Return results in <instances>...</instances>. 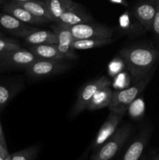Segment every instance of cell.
<instances>
[{"label": "cell", "instance_id": "obj_1", "mask_svg": "<svg viewBox=\"0 0 159 160\" xmlns=\"http://www.w3.org/2000/svg\"><path fill=\"white\" fill-rule=\"evenodd\" d=\"M123 59L134 83L154 73L159 62V49L152 46H133L120 50Z\"/></svg>", "mask_w": 159, "mask_h": 160}, {"label": "cell", "instance_id": "obj_2", "mask_svg": "<svg viewBox=\"0 0 159 160\" xmlns=\"http://www.w3.org/2000/svg\"><path fill=\"white\" fill-rule=\"evenodd\" d=\"M133 128L131 124L125 123L119 128H117L113 134L93 152L90 160H112L122 149L129 138Z\"/></svg>", "mask_w": 159, "mask_h": 160}, {"label": "cell", "instance_id": "obj_3", "mask_svg": "<svg viewBox=\"0 0 159 160\" xmlns=\"http://www.w3.org/2000/svg\"><path fill=\"white\" fill-rule=\"evenodd\" d=\"M154 73H151L141 81L136 82L131 87L113 92L111 102L108 106L110 112H116L120 115L124 116L132 102L137 99V97L143 92L145 88L147 87Z\"/></svg>", "mask_w": 159, "mask_h": 160}, {"label": "cell", "instance_id": "obj_4", "mask_svg": "<svg viewBox=\"0 0 159 160\" xmlns=\"http://www.w3.org/2000/svg\"><path fill=\"white\" fill-rule=\"evenodd\" d=\"M69 60H51L38 59L25 68V73L34 79L55 76L71 68L72 63Z\"/></svg>", "mask_w": 159, "mask_h": 160}, {"label": "cell", "instance_id": "obj_5", "mask_svg": "<svg viewBox=\"0 0 159 160\" xmlns=\"http://www.w3.org/2000/svg\"><path fill=\"white\" fill-rule=\"evenodd\" d=\"M112 82L108 78L105 76H102L84 84L78 92L77 98L70 111V118H75L83 111L87 109L89 102L95 93L106 86H110Z\"/></svg>", "mask_w": 159, "mask_h": 160}, {"label": "cell", "instance_id": "obj_6", "mask_svg": "<svg viewBox=\"0 0 159 160\" xmlns=\"http://www.w3.org/2000/svg\"><path fill=\"white\" fill-rule=\"evenodd\" d=\"M75 39L112 38L114 30L100 23H84L68 26Z\"/></svg>", "mask_w": 159, "mask_h": 160}, {"label": "cell", "instance_id": "obj_7", "mask_svg": "<svg viewBox=\"0 0 159 160\" xmlns=\"http://www.w3.org/2000/svg\"><path fill=\"white\" fill-rule=\"evenodd\" d=\"M37 59L31 51L20 48L0 56V69H25Z\"/></svg>", "mask_w": 159, "mask_h": 160}, {"label": "cell", "instance_id": "obj_8", "mask_svg": "<svg viewBox=\"0 0 159 160\" xmlns=\"http://www.w3.org/2000/svg\"><path fill=\"white\" fill-rule=\"evenodd\" d=\"M53 31L58 36L57 47L59 52L65 57L67 60H73L76 59V52L72 47L75 38L70 31L68 26L56 23L51 27Z\"/></svg>", "mask_w": 159, "mask_h": 160}, {"label": "cell", "instance_id": "obj_9", "mask_svg": "<svg viewBox=\"0 0 159 160\" xmlns=\"http://www.w3.org/2000/svg\"><path fill=\"white\" fill-rule=\"evenodd\" d=\"M123 116L114 112H110L107 119L97 134L93 143L90 145L91 151H94L104 144L116 131L118 125L121 122Z\"/></svg>", "mask_w": 159, "mask_h": 160}, {"label": "cell", "instance_id": "obj_10", "mask_svg": "<svg viewBox=\"0 0 159 160\" xmlns=\"http://www.w3.org/2000/svg\"><path fill=\"white\" fill-rule=\"evenodd\" d=\"M157 9V0H148L133 8L132 13L142 24L145 31H152L154 16Z\"/></svg>", "mask_w": 159, "mask_h": 160}, {"label": "cell", "instance_id": "obj_11", "mask_svg": "<svg viewBox=\"0 0 159 160\" xmlns=\"http://www.w3.org/2000/svg\"><path fill=\"white\" fill-rule=\"evenodd\" d=\"M18 37L23 38L26 45H29L58 43V36L54 31L38 30L31 27L22 31Z\"/></svg>", "mask_w": 159, "mask_h": 160}, {"label": "cell", "instance_id": "obj_12", "mask_svg": "<svg viewBox=\"0 0 159 160\" xmlns=\"http://www.w3.org/2000/svg\"><path fill=\"white\" fill-rule=\"evenodd\" d=\"M151 135V129L146 128L132 141L119 160H140Z\"/></svg>", "mask_w": 159, "mask_h": 160}, {"label": "cell", "instance_id": "obj_13", "mask_svg": "<svg viewBox=\"0 0 159 160\" xmlns=\"http://www.w3.org/2000/svg\"><path fill=\"white\" fill-rule=\"evenodd\" d=\"M3 11L13 16L19 20L27 24H45L48 23V20L41 17H36L28 12L21 6H18L14 2H7L3 6Z\"/></svg>", "mask_w": 159, "mask_h": 160}, {"label": "cell", "instance_id": "obj_14", "mask_svg": "<svg viewBox=\"0 0 159 160\" xmlns=\"http://www.w3.org/2000/svg\"><path fill=\"white\" fill-rule=\"evenodd\" d=\"M91 21V17L87 14V12L78 3L76 2L73 7L65 11L61 16L59 21L56 23L65 26H73L79 23H90Z\"/></svg>", "mask_w": 159, "mask_h": 160}, {"label": "cell", "instance_id": "obj_15", "mask_svg": "<svg viewBox=\"0 0 159 160\" xmlns=\"http://www.w3.org/2000/svg\"><path fill=\"white\" fill-rule=\"evenodd\" d=\"M28 50L38 59L51 60H63L65 57L59 52L57 44H44V45H30ZM67 60V59H65Z\"/></svg>", "mask_w": 159, "mask_h": 160}, {"label": "cell", "instance_id": "obj_16", "mask_svg": "<svg viewBox=\"0 0 159 160\" xmlns=\"http://www.w3.org/2000/svg\"><path fill=\"white\" fill-rule=\"evenodd\" d=\"M119 27L123 32L129 35H138L143 34L145 29L137 19L132 15V12H126L120 16Z\"/></svg>", "mask_w": 159, "mask_h": 160}, {"label": "cell", "instance_id": "obj_17", "mask_svg": "<svg viewBox=\"0 0 159 160\" xmlns=\"http://www.w3.org/2000/svg\"><path fill=\"white\" fill-rule=\"evenodd\" d=\"M16 3L18 6H21L22 8L27 10L31 14L36 16V17L46 19L47 20H48V22H55V20L51 16V12L48 10L47 6L42 0H35V1Z\"/></svg>", "mask_w": 159, "mask_h": 160}, {"label": "cell", "instance_id": "obj_18", "mask_svg": "<svg viewBox=\"0 0 159 160\" xmlns=\"http://www.w3.org/2000/svg\"><path fill=\"white\" fill-rule=\"evenodd\" d=\"M112 94H113V92L111 88V86H106L100 89L91 98L87 106V109L93 111L108 107L112 100Z\"/></svg>", "mask_w": 159, "mask_h": 160}, {"label": "cell", "instance_id": "obj_19", "mask_svg": "<svg viewBox=\"0 0 159 160\" xmlns=\"http://www.w3.org/2000/svg\"><path fill=\"white\" fill-rule=\"evenodd\" d=\"M0 28L9 31L14 35L18 36L22 31L27 29L29 27L13 16L4 12L0 13Z\"/></svg>", "mask_w": 159, "mask_h": 160}, {"label": "cell", "instance_id": "obj_20", "mask_svg": "<svg viewBox=\"0 0 159 160\" xmlns=\"http://www.w3.org/2000/svg\"><path fill=\"white\" fill-rule=\"evenodd\" d=\"M42 1L47 6L55 23L59 21L60 17L65 11L73 7L76 3L73 0H42Z\"/></svg>", "mask_w": 159, "mask_h": 160}, {"label": "cell", "instance_id": "obj_21", "mask_svg": "<svg viewBox=\"0 0 159 160\" xmlns=\"http://www.w3.org/2000/svg\"><path fill=\"white\" fill-rule=\"evenodd\" d=\"M113 42L114 39L112 38L75 39L72 47L74 50H86L107 45L108 44L112 43Z\"/></svg>", "mask_w": 159, "mask_h": 160}, {"label": "cell", "instance_id": "obj_22", "mask_svg": "<svg viewBox=\"0 0 159 160\" xmlns=\"http://www.w3.org/2000/svg\"><path fill=\"white\" fill-rule=\"evenodd\" d=\"M22 88L23 84H0V109L6 106Z\"/></svg>", "mask_w": 159, "mask_h": 160}, {"label": "cell", "instance_id": "obj_23", "mask_svg": "<svg viewBox=\"0 0 159 160\" xmlns=\"http://www.w3.org/2000/svg\"><path fill=\"white\" fill-rule=\"evenodd\" d=\"M39 150L40 146L38 145L28 147L25 149L11 154V160H35Z\"/></svg>", "mask_w": 159, "mask_h": 160}, {"label": "cell", "instance_id": "obj_24", "mask_svg": "<svg viewBox=\"0 0 159 160\" xmlns=\"http://www.w3.org/2000/svg\"><path fill=\"white\" fill-rule=\"evenodd\" d=\"M20 48L21 45L17 41L12 38H6L4 37L0 38V56Z\"/></svg>", "mask_w": 159, "mask_h": 160}, {"label": "cell", "instance_id": "obj_25", "mask_svg": "<svg viewBox=\"0 0 159 160\" xmlns=\"http://www.w3.org/2000/svg\"><path fill=\"white\" fill-rule=\"evenodd\" d=\"M127 111L129 112L131 118L135 119V120L141 118L143 112H144V103H143V101L142 99H136L129 106Z\"/></svg>", "mask_w": 159, "mask_h": 160}, {"label": "cell", "instance_id": "obj_26", "mask_svg": "<svg viewBox=\"0 0 159 160\" xmlns=\"http://www.w3.org/2000/svg\"><path fill=\"white\" fill-rule=\"evenodd\" d=\"M125 62L123 59H122L121 56L119 58H116V59H113L112 62L109 63L108 66V72L109 74L112 75V77H115L121 73L123 69L125 67Z\"/></svg>", "mask_w": 159, "mask_h": 160}, {"label": "cell", "instance_id": "obj_27", "mask_svg": "<svg viewBox=\"0 0 159 160\" xmlns=\"http://www.w3.org/2000/svg\"><path fill=\"white\" fill-rule=\"evenodd\" d=\"M157 39V42L159 43V0H157V9H156V13L154 16V23H153L152 31Z\"/></svg>", "mask_w": 159, "mask_h": 160}, {"label": "cell", "instance_id": "obj_28", "mask_svg": "<svg viewBox=\"0 0 159 160\" xmlns=\"http://www.w3.org/2000/svg\"><path fill=\"white\" fill-rule=\"evenodd\" d=\"M116 77V80L115 81V87L118 86L119 88H126L129 84V77L125 73H119V75Z\"/></svg>", "mask_w": 159, "mask_h": 160}, {"label": "cell", "instance_id": "obj_29", "mask_svg": "<svg viewBox=\"0 0 159 160\" xmlns=\"http://www.w3.org/2000/svg\"><path fill=\"white\" fill-rule=\"evenodd\" d=\"M90 152H91V148H90V147L89 146L88 148H87V149H86L85 151L81 154V156L78 158L77 160H87V159H88L89 157V154H90Z\"/></svg>", "mask_w": 159, "mask_h": 160}, {"label": "cell", "instance_id": "obj_30", "mask_svg": "<svg viewBox=\"0 0 159 160\" xmlns=\"http://www.w3.org/2000/svg\"><path fill=\"white\" fill-rule=\"evenodd\" d=\"M109 2L112 3H115V4H119L122 6H124L126 7L128 6V2L126 0H109Z\"/></svg>", "mask_w": 159, "mask_h": 160}, {"label": "cell", "instance_id": "obj_31", "mask_svg": "<svg viewBox=\"0 0 159 160\" xmlns=\"http://www.w3.org/2000/svg\"><path fill=\"white\" fill-rule=\"evenodd\" d=\"M0 144H2L3 146L6 147V140H5V137H4V134H3V131H2V126H1V123H0Z\"/></svg>", "mask_w": 159, "mask_h": 160}, {"label": "cell", "instance_id": "obj_32", "mask_svg": "<svg viewBox=\"0 0 159 160\" xmlns=\"http://www.w3.org/2000/svg\"><path fill=\"white\" fill-rule=\"evenodd\" d=\"M12 2H29V1H35V0H11Z\"/></svg>", "mask_w": 159, "mask_h": 160}, {"label": "cell", "instance_id": "obj_33", "mask_svg": "<svg viewBox=\"0 0 159 160\" xmlns=\"http://www.w3.org/2000/svg\"><path fill=\"white\" fill-rule=\"evenodd\" d=\"M3 160H11V155H8V156H6V157L3 159Z\"/></svg>", "mask_w": 159, "mask_h": 160}, {"label": "cell", "instance_id": "obj_34", "mask_svg": "<svg viewBox=\"0 0 159 160\" xmlns=\"http://www.w3.org/2000/svg\"><path fill=\"white\" fill-rule=\"evenodd\" d=\"M152 160H159V155L157 156H156V157L154 158V159H153Z\"/></svg>", "mask_w": 159, "mask_h": 160}, {"label": "cell", "instance_id": "obj_35", "mask_svg": "<svg viewBox=\"0 0 159 160\" xmlns=\"http://www.w3.org/2000/svg\"><path fill=\"white\" fill-rule=\"evenodd\" d=\"M4 36H3V34H2V33H0V38H3Z\"/></svg>", "mask_w": 159, "mask_h": 160}, {"label": "cell", "instance_id": "obj_36", "mask_svg": "<svg viewBox=\"0 0 159 160\" xmlns=\"http://www.w3.org/2000/svg\"><path fill=\"white\" fill-rule=\"evenodd\" d=\"M5 0H0V3H2V2H4Z\"/></svg>", "mask_w": 159, "mask_h": 160}, {"label": "cell", "instance_id": "obj_37", "mask_svg": "<svg viewBox=\"0 0 159 160\" xmlns=\"http://www.w3.org/2000/svg\"><path fill=\"white\" fill-rule=\"evenodd\" d=\"M141 160H148V159H146V158H143V159H142Z\"/></svg>", "mask_w": 159, "mask_h": 160}]
</instances>
